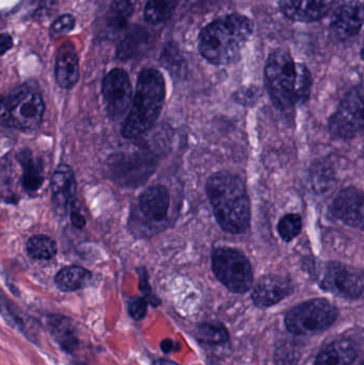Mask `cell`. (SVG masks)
Segmentation results:
<instances>
[{"label":"cell","instance_id":"20","mask_svg":"<svg viewBox=\"0 0 364 365\" xmlns=\"http://www.w3.org/2000/svg\"><path fill=\"white\" fill-rule=\"evenodd\" d=\"M358 357V347L352 340H337L318 355L316 365H350Z\"/></svg>","mask_w":364,"mask_h":365},{"label":"cell","instance_id":"41","mask_svg":"<svg viewBox=\"0 0 364 365\" xmlns=\"http://www.w3.org/2000/svg\"><path fill=\"white\" fill-rule=\"evenodd\" d=\"M77 365H79V364H77Z\"/></svg>","mask_w":364,"mask_h":365},{"label":"cell","instance_id":"34","mask_svg":"<svg viewBox=\"0 0 364 365\" xmlns=\"http://www.w3.org/2000/svg\"><path fill=\"white\" fill-rule=\"evenodd\" d=\"M259 98V90L256 88H244L235 93V101L241 105H254Z\"/></svg>","mask_w":364,"mask_h":365},{"label":"cell","instance_id":"32","mask_svg":"<svg viewBox=\"0 0 364 365\" xmlns=\"http://www.w3.org/2000/svg\"><path fill=\"white\" fill-rule=\"evenodd\" d=\"M147 311V302L145 298H132L128 302V313L132 319L136 321L145 319Z\"/></svg>","mask_w":364,"mask_h":365},{"label":"cell","instance_id":"6","mask_svg":"<svg viewBox=\"0 0 364 365\" xmlns=\"http://www.w3.org/2000/svg\"><path fill=\"white\" fill-rule=\"evenodd\" d=\"M212 268L218 280L233 293L244 294L254 284L249 259L237 249L220 247L212 255Z\"/></svg>","mask_w":364,"mask_h":365},{"label":"cell","instance_id":"24","mask_svg":"<svg viewBox=\"0 0 364 365\" xmlns=\"http://www.w3.org/2000/svg\"><path fill=\"white\" fill-rule=\"evenodd\" d=\"M91 277V272L81 266H68L56 274L55 284L62 292L78 291L88 284Z\"/></svg>","mask_w":364,"mask_h":365},{"label":"cell","instance_id":"31","mask_svg":"<svg viewBox=\"0 0 364 365\" xmlns=\"http://www.w3.org/2000/svg\"><path fill=\"white\" fill-rule=\"evenodd\" d=\"M75 24H76V21H75V17L73 16V15H61V16L58 17V19L51 24V29H49L51 38L55 40V38L70 34V32L74 29Z\"/></svg>","mask_w":364,"mask_h":365},{"label":"cell","instance_id":"29","mask_svg":"<svg viewBox=\"0 0 364 365\" xmlns=\"http://www.w3.org/2000/svg\"><path fill=\"white\" fill-rule=\"evenodd\" d=\"M303 229V219L298 214H288L280 219L278 232L284 242H290L296 238Z\"/></svg>","mask_w":364,"mask_h":365},{"label":"cell","instance_id":"13","mask_svg":"<svg viewBox=\"0 0 364 365\" xmlns=\"http://www.w3.org/2000/svg\"><path fill=\"white\" fill-rule=\"evenodd\" d=\"M363 192L360 189L355 187L343 189L333 200L331 212L344 225L363 230Z\"/></svg>","mask_w":364,"mask_h":365},{"label":"cell","instance_id":"38","mask_svg":"<svg viewBox=\"0 0 364 365\" xmlns=\"http://www.w3.org/2000/svg\"><path fill=\"white\" fill-rule=\"evenodd\" d=\"M173 342L171 340H165L162 341V344H160V346H162V351L164 353H170L171 351L173 349Z\"/></svg>","mask_w":364,"mask_h":365},{"label":"cell","instance_id":"39","mask_svg":"<svg viewBox=\"0 0 364 365\" xmlns=\"http://www.w3.org/2000/svg\"><path fill=\"white\" fill-rule=\"evenodd\" d=\"M154 365H179L169 360H157Z\"/></svg>","mask_w":364,"mask_h":365},{"label":"cell","instance_id":"28","mask_svg":"<svg viewBox=\"0 0 364 365\" xmlns=\"http://www.w3.org/2000/svg\"><path fill=\"white\" fill-rule=\"evenodd\" d=\"M26 250L31 259L48 261L57 253V244L53 238L45 235L32 236L26 245Z\"/></svg>","mask_w":364,"mask_h":365},{"label":"cell","instance_id":"1","mask_svg":"<svg viewBox=\"0 0 364 365\" xmlns=\"http://www.w3.org/2000/svg\"><path fill=\"white\" fill-rule=\"evenodd\" d=\"M312 75L305 64L293 59L288 51L278 49L269 56L265 66V85L274 105L288 111L309 100Z\"/></svg>","mask_w":364,"mask_h":365},{"label":"cell","instance_id":"36","mask_svg":"<svg viewBox=\"0 0 364 365\" xmlns=\"http://www.w3.org/2000/svg\"><path fill=\"white\" fill-rule=\"evenodd\" d=\"M71 222L76 229H83L85 225V218L76 208H73L70 212Z\"/></svg>","mask_w":364,"mask_h":365},{"label":"cell","instance_id":"18","mask_svg":"<svg viewBox=\"0 0 364 365\" xmlns=\"http://www.w3.org/2000/svg\"><path fill=\"white\" fill-rule=\"evenodd\" d=\"M55 76L58 86L62 89H72L78 81V56L72 43H64L58 51L57 57H56Z\"/></svg>","mask_w":364,"mask_h":365},{"label":"cell","instance_id":"26","mask_svg":"<svg viewBox=\"0 0 364 365\" xmlns=\"http://www.w3.org/2000/svg\"><path fill=\"white\" fill-rule=\"evenodd\" d=\"M177 0H147L145 19L150 25H162L175 14Z\"/></svg>","mask_w":364,"mask_h":365},{"label":"cell","instance_id":"5","mask_svg":"<svg viewBox=\"0 0 364 365\" xmlns=\"http://www.w3.org/2000/svg\"><path fill=\"white\" fill-rule=\"evenodd\" d=\"M44 111L41 94L21 86L0 103V123L21 132H34L42 124Z\"/></svg>","mask_w":364,"mask_h":365},{"label":"cell","instance_id":"14","mask_svg":"<svg viewBox=\"0 0 364 365\" xmlns=\"http://www.w3.org/2000/svg\"><path fill=\"white\" fill-rule=\"evenodd\" d=\"M335 4L336 0H279V9L288 19L313 23L326 17Z\"/></svg>","mask_w":364,"mask_h":365},{"label":"cell","instance_id":"4","mask_svg":"<svg viewBox=\"0 0 364 365\" xmlns=\"http://www.w3.org/2000/svg\"><path fill=\"white\" fill-rule=\"evenodd\" d=\"M166 98L164 76L156 68L141 71L137 81L134 103L122 128V136L136 139L153 128Z\"/></svg>","mask_w":364,"mask_h":365},{"label":"cell","instance_id":"40","mask_svg":"<svg viewBox=\"0 0 364 365\" xmlns=\"http://www.w3.org/2000/svg\"><path fill=\"white\" fill-rule=\"evenodd\" d=\"M2 98L1 96H0V103H1Z\"/></svg>","mask_w":364,"mask_h":365},{"label":"cell","instance_id":"19","mask_svg":"<svg viewBox=\"0 0 364 365\" xmlns=\"http://www.w3.org/2000/svg\"><path fill=\"white\" fill-rule=\"evenodd\" d=\"M47 328L53 340L64 351L75 353L79 346L78 334L72 319L63 315H51L47 317Z\"/></svg>","mask_w":364,"mask_h":365},{"label":"cell","instance_id":"8","mask_svg":"<svg viewBox=\"0 0 364 365\" xmlns=\"http://www.w3.org/2000/svg\"><path fill=\"white\" fill-rule=\"evenodd\" d=\"M157 162L151 152L137 149L111 158L110 170L115 181L126 187L140 186L155 171Z\"/></svg>","mask_w":364,"mask_h":365},{"label":"cell","instance_id":"22","mask_svg":"<svg viewBox=\"0 0 364 365\" xmlns=\"http://www.w3.org/2000/svg\"><path fill=\"white\" fill-rule=\"evenodd\" d=\"M0 313L6 319L9 325L16 328L21 334H25L26 338L32 340V342H36L34 340L36 339V334H38L36 324L31 319L25 317L16 306H13L12 302L6 300L4 296H0Z\"/></svg>","mask_w":364,"mask_h":365},{"label":"cell","instance_id":"12","mask_svg":"<svg viewBox=\"0 0 364 365\" xmlns=\"http://www.w3.org/2000/svg\"><path fill=\"white\" fill-rule=\"evenodd\" d=\"M51 203L60 217H66L75 207L77 182L74 171L68 165H60L51 179Z\"/></svg>","mask_w":364,"mask_h":365},{"label":"cell","instance_id":"7","mask_svg":"<svg viewBox=\"0 0 364 365\" xmlns=\"http://www.w3.org/2000/svg\"><path fill=\"white\" fill-rule=\"evenodd\" d=\"M337 308L326 299H312L288 311L286 328L297 336H308L328 329L337 321Z\"/></svg>","mask_w":364,"mask_h":365},{"label":"cell","instance_id":"10","mask_svg":"<svg viewBox=\"0 0 364 365\" xmlns=\"http://www.w3.org/2000/svg\"><path fill=\"white\" fill-rule=\"evenodd\" d=\"M320 285L333 295L357 299L363 294V274L358 268L340 262H329L323 269Z\"/></svg>","mask_w":364,"mask_h":365},{"label":"cell","instance_id":"21","mask_svg":"<svg viewBox=\"0 0 364 365\" xmlns=\"http://www.w3.org/2000/svg\"><path fill=\"white\" fill-rule=\"evenodd\" d=\"M150 34L145 28L134 26L117 47V58L128 61L140 55L149 44Z\"/></svg>","mask_w":364,"mask_h":365},{"label":"cell","instance_id":"15","mask_svg":"<svg viewBox=\"0 0 364 365\" xmlns=\"http://www.w3.org/2000/svg\"><path fill=\"white\" fill-rule=\"evenodd\" d=\"M363 25V4L350 2L339 6L333 12L331 31L339 41L350 40L360 32Z\"/></svg>","mask_w":364,"mask_h":365},{"label":"cell","instance_id":"30","mask_svg":"<svg viewBox=\"0 0 364 365\" xmlns=\"http://www.w3.org/2000/svg\"><path fill=\"white\" fill-rule=\"evenodd\" d=\"M198 334L201 340L211 344H222L229 340L228 331L222 324H202L199 326Z\"/></svg>","mask_w":364,"mask_h":365},{"label":"cell","instance_id":"27","mask_svg":"<svg viewBox=\"0 0 364 365\" xmlns=\"http://www.w3.org/2000/svg\"><path fill=\"white\" fill-rule=\"evenodd\" d=\"M160 63L175 78H183L187 72L185 58L182 55L179 46L173 42L165 45L160 55Z\"/></svg>","mask_w":364,"mask_h":365},{"label":"cell","instance_id":"3","mask_svg":"<svg viewBox=\"0 0 364 365\" xmlns=\"http://www.w3.org/2000/svg\"><path fill=\"white\" fill-rule=\"evenodd\" d=\"M207 195L222 230L241 234L249 229L250 201L241 178L226 171L215 173L207 182Z\"/></svg>","mask_w":364,"mask_h":365},{"label":"cell","instance_id":"11","mask_svg":"<svg viewBox=\"0 0 364 365\" xmlns=\"http://www.w3.org/2000/svg\"><path fill=\"white\" fill-rule=\"evenodd\" d=\"M107 113L113 120L120 119L130 108L132 88L128 73L122 68H113L105 76L102 86Z\"/></svg>","mask_w":364,"mask_h":365},{"label":"cell","instance_id":"16","mask_svg":"<svg viewBox=\"0 0 364 365\" xmlns=\"http://www.w3.org/2000/svg\"><path fill=\"white\" fill-rule=\"evenodd\" d=\"M293 283L286 277L269 274L263 277L254 289L252 300L259 308L275 306L292 294Z\"/></svg>","mask_w":364,"mask_h":365},{"label":"cell","instance_id":"9","mask_svg":"<svg viewBox=\"0 0 364 365\" xmlns=\"http://www.w3.org/2000/svg\"><path fill=\"white\" fill-rule=\"evenodd\" d=\"M363 87L353 88L329 119V130L336 138H354L363 130Z\"/></svg>","mask_w":364,"mask_h":365},{"label":"cell","instance_id":"35","mask_svg":"<svg viewBox=\"0 0 364 365\" xmlns=\"http://www.w3.org/2000/svg\"><path fill=\"white\" fill-rule=\"evenodd\" d=\"M139 277H140V289L145 294V299L156 306L158 304L157 298L152 295L151 287H150L149 281H147V274L143 268L139 269Z\"/></svg>","mask_w":364,"mask_h":365},{"label":"cell","instance_id":"17","mask_svg":"<svg viewBox=\"0 0 364 365\" xmlns=\"http://www.w3.org/2000/svg\"><path fill=\"white\" fill-rule=\"evenodd\" d=\"M170 195L162 185H154L139 197L138 208L145 220L162 222L168 216Z\"/></svg>","mask_w":364,"mask_h":365},{"label":"cell","instance_id":"33","mask_svg":"<svg viewBox=\"0 0 364 365\" xmlns=\"http://www.w3.org/2000/svg\"><path fill=\"white\" fill-rule=\"evenodd\" d=\"M296 351L291 349L290 345H286L284 347L278 349L276 355V362L277 365H295L296 364Z\"/></svg>","mask_w":364,"mask_h":365},{"label":"cell","instance_id":"23","mask_svg":"<svg viewBox=\"0 0 364 365\" xmlns=\"http://www.w3.org/2000/svg\"><path fill=\"white\" fill-rule=\"evenodd\" d=\"M17 162L21 165L23 168V184L24 189L27 192H36L42 186L44 178L42 175V169L40 165L34 160L30 150H23L17 155Z\"/></svg>","mask_w":364,"mask_h":365},{"label":"cell","instance_id":"25","mask_svg":"<svg viewBox=\"0 0 364 365\" xmlns=\"http://www.w3.org/2000/svg\"><path fill=\"white\" fill-rule=\"evenodd\" d=\"M134 6L130 0H113L106 15V27L111 34H118L128 26Z\"/></svg>","mask_w":364,"mask_h":365},{"label":"cell","instance_id":"37","mask_svg":"<svg viewBox=\"0 0 364 365\" xmlns=\"http://www.w3.org/2000/svg\"><path fill=\"white\" fill-rule=\"evenodd\" d=\"M13 47V38L10 34H0V56L8 53Z\"/></svg>","mask_w":364,"mask_h":365},{"label":"cell","instance_id":"2","mask_svg":"<svg viewBox=\"0 0 364 365\" xmlns=\"http://www.w3.org/2000/svg\"><path fill=\"white\" fill-rule=\"evenodd\" d=\"M254 21L239 13L209 23L199 34V51L209 63L228 66L241 57V51L254 34Z\"/></svg>","mask_w":364,"mask_h":365}]
</instances>
